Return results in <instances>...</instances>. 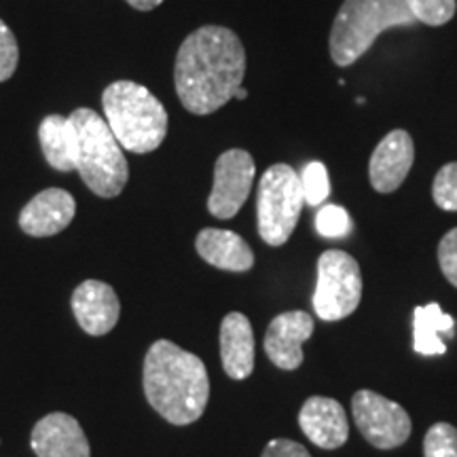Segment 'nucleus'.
Segmentation results:
<instances>
[{
    "instance_id": "nucleus-1",
    "label": "nucleus",
    "mask_w": 457,
    "mask_h": 457,
    "mask_svg": "<svg viewBox=\"0 0 457 457\" xmlns=\"http://www.w3.org/2000/svg\"><path fill=\"white\" fill-rule=\"evenodd\" d=\"M244 72L245 51L237 34L222 26H204L188 34L176 55V94L188 112H216L236 98Z\"/></svg>"
},
{
    "instance_id": "nucleus-2",
    "label": "nucleus",
    "mask_w": 457,
    "mask_h": 457,
    "mask_svg": "<svg viewBox=\"0 0 457 457\" xmlns=\"http://www.w3.org/2000/svg\"><path fill=\"white\" fill-rule=\"evenodd\" d=\"M142 387L148 404L168 424H195L208 407L210 379L202 358L168 339L148 347Z\"/></svg>"
},
{
    "instance_id": "nucleus-3",
    "label": "nucleus",
    "mask_w": 457,
    "mask_h": 457,
    "mask_svg": "<svg viewBox=\"0 0 457 457\" xmlns=\"http://www.w3.org/2000/svg\"><path fill=\"white\" fill-rule=\"evenodd\" d=\"M102 106L108 128L123 151L145 155L162 146L168 134V111L145 85L111 83L102 94Z\"/></svg>"
},
{
    "instance_id": "nucleus-4",
    "label": "nucleus",
    "mask_w": 457,
    "mask_h": 457,
    "mask_svg": "<svg viewBox=\"0 0 457 457\" xmlns=\"http://www.w3.org/2000/svg\"><path fill=\"white\" fill-rule=\"evenodd\" d=\"M77 129V171L91 193L98 197H117L128 185L129 168L123 146L114 138L106 119L91 108H77L71 114Z\"/></svg>"
},
{
    "instance_id": "nucleus-5",
    "label": "nucleus",
    "mask_w": 457,
    "mask_h": 457,
    "mask_svg": "<svg viewBox=\"0 0 457 457\" xmlns=\"http://www.w3.org/2000/svg\"><path fill=\"white\" fill-rule=\"evenodd\" d=\"M407 0H345L330 30V55L337 66H352L373 47L381 32L411 26Z\"/></svg>"
},
{
    "instance_id": "nucleus-6",
    "label": "nucleus",
    "mask_w": 457,
    "mask_h": 457,
    "mask_svg": "<svg viewBox=\"0 0 457 457\" xmlns=\"http://www.w3.org/2000/svg\"><path fill=\"white\" fill-rule=\"evenodd\" d=\"M305 195L301 174L286 163H276L262 174L256 197L259 236L270 245H282L293 236L299 222Z\"/></svg>"
},
{
    "instance_id": "nucleus-7",
    "label": "nucleus",
    "mask_w": 457,
    "mask_h": 457,
    "mask_svg": "<svg viewBox=\"0 0 457 457\" xmlns=\"http://www.w3.org/2000/svg\"><path fill=\"white\" fill-rule=\"evenodd\" d=\"M362 299V276L352 254L327 250L318 259V284L313 293V312L318 318L335 322L358 310Z\"/></svg>"
},
{
    "instance_id": "nucleus-8",
    "label": "nucleus",
    "mask_w": 457,
    "mask_h": 457,
    "mask_svg": "<svg viewBox=\"0 0 457 457\" xmlns=\"http://www.w3.org/2000/svg\"><path fill=\"white\" fill-rule=\"evenodd\" d=\"M352 413L358 430L377 449H396L411 436L407 411L373 390L353 394Z\"/></svg>"
},
{
    "instance_id": "nucleus-9",
    "label": "nucleus",
    "mask_w": 457,
    "mask_h": 457,
    "mask_svg": "<svg viewBox=\"0 0 457 457\" xmlns=\"http://www.w3.org/2000/svg\"><path fill=\"white\" fill-rule=\"evenodd\" d=\"M256 174L254 159L242 148L222 153L214 168V187L208 197V210L216 219H233L253 191Z\"/></svg>"
},
{
    "instance_id": "nucleus-10",
    "label": "nucleus",
    "mask_w": 457,
    "mask_h": 457,
    "mask_svg": "<svg viewBox=\"0 0 457 457\" xmlns=\"http://www.w3.org/2000/svg\"><path fill=\"white\" fill-rule=\"evenodd\" d=\"M72 313L79 327L91 337H102L117 327L121 303L111 284L100 279H85L72 293Z\"/></svg>"
},
{
    "instance_id": "nucleus-11",
    "label": "nucleus",
    "mask_w": 457,
    "mask_h": 457,
    "mask_svg": "<svg viewBox=\"0 0 457 457\" xmlns=\"http://www.w3.org/2000/svg\"><path fill=\"white\" fill-rule=\"evenodd\" d=\"M30 447L37 457H91L81 424L62 411L37 421L30 434Z\"/></svg>"
},
{
    "instance_id": "nucleus-12",
    "label": "nucleus",
    "mask_w": 457,
    "mask_h": 457,
    "mask_svg": "<svg viewBox=\"0 0 457 457\" xmlns=\"http://www.w3.org/2000/svg\"><path fill=\"white\" fill-rule=\"evenodd\" d=\"M313 335V318L307 312H286L271 320L265 333V352L278 369L295 370L303 364L301 345Z\"/></svg>"
},
{
    "instance_id": "nucleus-13",
    "label": "nucleus",
    "mask_w": 457,
    "mask_h": 457,
    "mask_svg": "<svg viewBox=\"0 0 457 457\" xmlns=\"http://www.w3.org/2000/svg\"><path fill=\"white\" fill-rule=\"evenodd\" d=\"M415 146L407 131L394 129L377 145L370 157V185L379 193H394L413 168Z\"/></svg>"
},
{
    "instance_id": "nucleus-14",
    "label": "nucleus",
    "mask_w": 457,
    "mask_h": 457,
    "mask_svg": "<svg viewBox=\"0 0 457 457\" xmlns=\"http://www.w3.org/2000/svg\"><path fill=\"white\" fill-rule=\"evenodd\" d=\"M77 204L64 188H45L34 195L20 212V227L26 236L51 237L71 225Z\"/></svg>"
},
{
    "instance_id": "nucleus-15",
    "label": "nucleus",
    "mask_w": 457,
    "mask_h": 457,
    "mask_svg": "<svg viewBox=\"0 0 457 457\" xmlns=\"http://www.w3.org/2000/svg\"><path fill=\"white\" fill-rule=\"evenodd\" d=\"M303 434L322 449H339L350 436L345 411L337 400L327 396H312L305 400L299 413Z\"/></svg>"
},
{
    "instance_id": "nucleus-16",
    "label": "nucleus",
    "mask_w": 457,
    "mask_h": 457,
    "mask_svg": "<svg viewBox=\"0 0 457 457\" xmlns=\"http://www.w3.org/2000/svg\"><path fill=\"white\" fill-rule=\"evenodd\" d=\"M220 360L231 379L242 381L254 370V333L250 320L239 312L227 313L220 324Z\"/></svg>"
},
{
    "instance_id": "nucleus-17",
    "label": "nucleus",
    "mask_w": 457,
    "mask_h": 457,
    "mask_svg": "<svg viewBox=\"0 0 457 457\" xmlns=\"http://www.w3.org/2000/svg\"><path fill=\"white\" fill-rule=\"evenodd\" d=\"M195 248L199 256L212 267L225 271H248L254 265L253 248L245 244V239L237 233L227 228H204L195 239Z\"/></svg>"
},
{
    "instance_id": "nucleus-18",
    "label": "nucleus",
    "mask_w": 457,
    "mask_h": 457,
    "mask_svg": "<svg viewBox=\"0 0 457 457\" xmlns=\"http://www.w3.org/2000/svg\"><path fill=\"white\" fill-rule=\"evenodd\" d=\"M38 140H41L43 155L51 168L57 171L77 170L79 138L71 117H60V114L45 117L38 128Z\"/></svg>"
},
{
    "instance_id": "nucleus-19",
    "label": "nucleus",
    "mask_w": 457,
    "mask_h": 457,
    "mask_svg": "<svg viewBox=\"0 0 457 457\" xmlns=\"http://www.w3.org/2000/svg\"><path fill=\"white\" fill-rule=\"evenodd\" d=\"M445 337L455 335V320L441 310L438 303L421 305L413 312V347L421 356H441L447 352Z\"/></svg>"
},
{
    "instance_id": "nucleus-20",
    "label": "nucleus",
    "mask_w": 457,
    "mask_h": 457,
    "mask_svg": "<svg viewBox=\"0 0 457 457\" xmlns=\"http://www.w3.org/2000/svg\"><path fill=\"white\" fill-rule=\"evenodd\" d=\"M407 7L415 21L426 26H443L455 15V0H407Z\"/></svg>"
},
{
    "instance_id": "nucleus-21",
    "label": "nucleus",
    "mask_w": 457,
    "mask_h": 457,
    "mask_svg": "<svg viewBox=\"0 0 457 457\" xmlns=\"http://www.w3.org/2000/svg\"><path fill=\"white\" fill-rule=\"evenodd\" d=\"M301 185H303V195L310 205H320L327 202L330 195V180L327 165L320 162H312L305 165L301 174Z\"/></svg>"
},
{
    "instance_id": "nucleus-22",
    "label": "nucleus",
    "mask_w": 457,
    "mask_h": 457,
    "mask_svg": "<svg viewBox=\"0 0 457 457\" xmlns=\"http://www.w3.org/2000/svg\"><path fill=\"white\" fill-rule=\"evenodd\" d=\"M424 457H457V428L445 421L434 424L426 432Z\"/></svg>"
},
{
    "instance_id": "nucleus-23",
    "label": "nucleus",
    "mask_w": 457,
    "mask_h": 457,
    "mask_svg": "<svg viewBox=\"0 0 457 457\" xmlns=\"http://www.w3.org/2000/svg\"><path fill=\"white\" fill-rule=\"evenodd\" d=\"M434 202L441 210L457 212V163H447L434 179Z\"/></svg>"
},
{
    "instance_id": "nucleus-24",
    "label": "nucleus",
    "mask_w": 457,
    "mask_h": 457,
    "mask_svg": "<svg viewBox=\"0 0 457 457\" xmlns=\"http://www.w3.org/2000/svg\"><path fill=\"white\" fill-rule=\"evenodd\" d=\"M316 228L324 237H345L352 231L350 214L341 205H324L316 216Z\"/></svg>"
},
{
    "instance_id": "nucleus-25",
    "label": "nucleus",
    "mask_w": 457,
    "mask_h": 457,
    "mask_svg": "<svg viewBox=\"0 0 457 457\" xmlns=\"http://www.w3.org/2000/svg\"><path fill=\"white\" fill-rule=\"evenodd\" d=\"M17 62H20V47L11 28L0 20V83L13 77Z\"/></svg>"
},
{
    "instance_id": "nucleus-26",
    "label": "nucleus",
    "mask_w": 457,
    "mask_h": 457,
    "mask_svg": "<svg viewBox=\"0 0 457 457\" xmlns=\"http://www.w3.org/2000/svg\"><path fill=\"white\" fill-rule=\"evenodd\" d=\"M438 262L445 278L457 288V227L451 228L438 244Z\"/></svg>"
},
{
    "instance_id": "nucleus-27",
    "label": "nucleus",
    "mask_w": 457,
    "mask_h": 457,
    "mask_svg": "<svg viewBox=\"0 0 457 457\" xmlns=\"http://www.w3.org/2000/svg\"><path fill=\"white\" fill-rule=\"evenodd\" d=\"M261 457H312V455L310 451L299 443L288 441V438H273V441L267 443V447L262 451Z\"/></svg>"
},
{
    "instance_id": "nucleus-28",
    "label": "nucleus",
    "mask_w": 457,
    "mask_h": 457,
    "mask_svg": "<svg viewBox=\"0 0 457 457\" xmlns=\"http://www.w3.org/2000/svg\"><path fill=\"white\" fill-rule=\"evenodd\" d=\"M128 3L134 9H138V11H151V9L159 7V4H162L163 0H128Z\"/></svg>"
},
{
    "instance_id": "nucleus-29",
    "label": "nucleus",
    "mask_w": 457,
    "mask_h": 457,
    "mask_svg": "<svg viewBox=\"0 0 457 457\" xmlns=\"http://www.w3.org/2000/svg\"><path fill=\"white\" fill-rule=\"evenodd\" d=\"M236 98H237V100H245V98H248V91H245L244 87H239V89L236 91Z\"/></svg>"
}]
</instances>
